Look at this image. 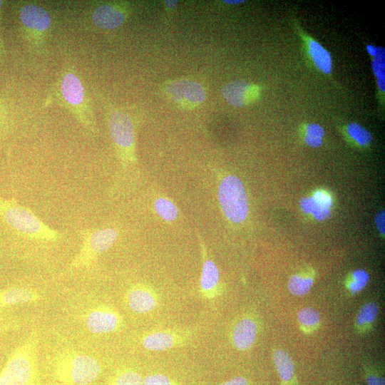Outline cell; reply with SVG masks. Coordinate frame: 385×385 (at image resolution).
<instances>
[{"label": "cell", "instance_id": "obj_28", "mask_svg": "<svg viewBox=\"0 0 385 385\" xmlns=\"http://www.w3.org/2000/svg\"><path fill=\"white\" fill-rule=\"evenodd\" d=\"M376 54L374 56L371 65L374 73L377 78V85L382 92L385 88V72H384V49L379 47L376 48Z\"/></svg>", "mask_w": 385, "mask_h": 385}, {"label": "cell", "instance_id": "obj_2", "mask_svg": "<svg viewBox=\"0 0 385 385\" xmlns=\"http://www.w3.org/2000/svg\"><path fill=\"white\" fill-rule=\"evenodd\" d=\"M0 217L12 230L29 240L55 242L61 238L58 231L13 198L0 197Z\"/></svg>", "mask_w": 385, "mask_h": 385}, {"label": "cell", "instance_id": "obj_34", "mask_svg": "<svg viewBox=\"0 0 385 385\" xmlns=\"http://www.w3.org/2000/svg\"><path fill=\"white\" fill-rule=\"evenodd\" d=\"M384 210L379 212L376 216V225L379 232L384 235Z\"/></svg>", "mask_w": 385, "mask_h": 385}, {"label": "cell", "instance_id": "obj_1", "mask_svg": "<svg viewBox=\"0 0 385 385\" xmlns=\"http://www.w3.org/2000/svg\"><path fill=\"white\" fill-rule=\"evenodd\" d=\"M38 342L35 331L13 350L0 372V385H38Z\"/></svg>", "mask_w": 385, "mask_h": 385}, {"label": "cell", "instance_id": "obj_33", "mask_svg": "<svg viewBox=\"0 0 385 385\" xmlns=\"http://www.w3.org/2000/svg\"><path fill=\"white\" fill-rule=\"evenodd\" d=\"M17 324L14 321L0 319V334L8 331L14 329Z\"/></svg>", "mask_w": 385, "mask_h": 385}, {"label": "cell", "instance_id": "obj_32", "mask_svg": "<svg viewBox=\"0 0 385 385\" xmlns=\"http://www.w3.org/2000/svg\"><path fill=\"white\" fill-rule=\"evenodd\" d=\"M217 385H252L251 383L244 376H237L230 380L224 381Z\"/></svg>", "mask_w": 385, "mask_h": 385}, {"label": "cell", "instance_id": "obj_6", "mask_svg": "<svg viewBox=\"0 0 385 385\" xmlns=\"http://www.w3.org/2000/svg\"><path fill=\"white\" fill-rule=\"evenodd\" d=\"M218 199L226 218L232 222H243L248 214V200L242 181L235 175L225 177L218 188Z\"/></svg>", "mask_w": 385, "mask_h": 385}, {"label": "cell", "instance_id": "obj_24", "mask_svg": "<svg viewBox=\"0 0 385 385\" xmlns=\"http://www.w3.org/2000/svg\"><path fill=\"white\" fill-rule=\"evenodd\" d=\"M361 368L366 385H385L384 367L377 361L364 356L361 360Z\"/></svg>", "mask_w": 385, "mask_h": 385}, {"label": "cell", "instance_id": "obj_10", "mask_svg": "<svg viewBox=\"0 0 385 385\" xmlns=\"http://www.w3.org/2000/svg\"><path fill=\"white\" fill-rule=\"evenodd\" d=\"M83 319L87 330L97 334L115 332L122 327L123 323L119 312L104 304L88 309Z\"/></svg>", "mask_w": 385, "mask_h": 385}, {"label": "cell", "instance_id": "obj_26", "mask_svg": "<svg viewBox=\"0 0 385 385\" xmlns=\"http://www.w3.org/2000/svg\"><path fill=\"white\" fill-rule=\"evenodd\" d=\"M108 385H143V379L136 371L123 368L115 373Z\"/></svg>", "mask_w": 385, "mask_h": 385}, {"label": "cell", "instance_id": "obj_22", "mask_svg": "<svg viewBox=\"0 0 385 385\" xmlns=\"http://www.w3.org/2000/svg\"><path fill=\"white\" fill-rule=\"evenodd\" d=\"M314 271L308 268L290 277L287 288L294 296L302 297L309 292L314 283Z\"/></svg>", "mask_w": 385, "mask_h": 385}, {"label": "cell", "instance_id": "obj_38", "mask_svg": "<svg viewBox=\"0 0 385 385\" xmlns=\"http://www.w3.org/2000/svg\"><path fill=\"white\" fill-rule=\"evenodd\" d=\"M166 2V4L168 6H174L175 4H176V1H165Z\"/></svg>", "mask_w": 385, "mask_h": 385}, {"label": "cell", "instance_id": "obj_25", "mask_svg": "<svg viewBox=\"0 0 385 385\" xmlns=\"http://www.w3.org/2000/svg\"><path fill=\"white\" fill-rule=\"evenodd\" d=\"M369 279V274L366 270L357 269L346 277L345 287L351 295H356L366 287Z\"/></svg>", "mask_w": 385, "mask_h": 385}, {"label": "cell", "instance_id": "obj_17", "mask_svg": "<svg viewBox=\"0 0 385 385\" xmlns=\"http://www.w3.org/2000/svg\"><path fill=\"white\" fill-rule=\"evenodd\" d=\"M272 361L279 378V385H298L292 356L281 348H272Z\"/></svg>", "mask_w": 385, "mask_h": 385}, {"label": "cell", "instance_id": "obj_9", "mask_svg": "<svg viewBox=\"0 0 385 385\" xmlns=\"http://www.w3.org/2000/svg\"><path fill=\"white\" fill-rule=\"evenodd\" d=\"M164 92L173 103L183 109H192L202 103L206 98L203 86L188 79L168 81L164 86Z\"/></svg>", "mask_w": 385, "mask_h": 385}, {"label": "cell", "instance_id": "obj_12", "mask_svg": "<svg viewBox=\"0 0 385 385\" xmlns=\"http://www.w3.org/2000/svg\"><path fill=\"white\" fill-rule=\"evenodd\" d=\"M128 11L117 4H102L95 7L91 15L93 24L96 27L111 30L121 26L125 21Z\"/></svg>", "mask_w": 385, "mask_h": 385}, {"label": "cell", "instance_id": "obj_20", "mask_svg": "<svg viewBox=\"0 0 385 385\" xmlns=\"http://www.w3.org/2000/svg\"><path fill=\"white\" fill-rule=\"evenodd\" d=\"M308 53L315 66L322 73L329 74L332 69V61L330 53L319 42L309 36H304Z\"/></svg>", "mask_w": 385, "mask_h": 385}, {"label": "cell", "instance_id": "obj_19", "mask_svg": "<svg viewBox=\"0 0 385 385\" xmlns=\"http://www.w3.org/2000/svg\"><path fill=\"white\" fill-rule=\"evenodd\" d=\"M180 341V336L168 331L148 333L142 338L143 346L151 351H165L173 348Z\"/></svg>", "mask_w": 385, "mask_h": 385}, {"label": "cell", "instance_id": "obj_27", "mask_svg": "<svg viewBox=\"0 0 385 385\" xmlns=\"http://www.w3.org/2000/svg\"><path fill=\"white\" fill-rule=\"evenodd\" d=\"M154 209L156 213L164 220L173 221L178 214L177 207L173 202L165 198L160 197L154 202Z\"/></svg>", "mask_w": 385, "mask_h": 385}, {"label": "cell", "instance_id": "obj_3", "mask_svg": "<svg viewBox=\"0 0 385 385\" xmlns=\"http://www.w3.org/2000/svg\"><path fill=\"white\" fill-rule=\"evenodd\" d=\"M53 366L56 379L63 385H88L102 371V366L95 357L72 349L59 352Z\"/></svg>", "mask_w": 385, "mask_h": 385}, {"label": "cell", "instance_id": "obj_30", "mask_svg": "<svg viewBox=\"0 0 385 385\" xmlns=\"http://www.w3.org/2000/svg\"><path fill=\"white\" fill-rule=\"evenodd\" d=\"M347 133L360 145H368L372 139L371 133L356 123H351L348 125Z\"/></svg>", "mask_w": 385, "mask_h": 385}, {"label": "cell", "instance_id": "obj_11", "mask_svg": "<svg viewBox=\"0 0 385 385\" xmlns=\"http://www.w3.org/2000/svg\"><path fill=\"white\" fill-rule=\"evenodd\" d=\"M260 93L258 86L237 80L226 83L222 88V96L230 105L243 106L255 101Z\"/></svg>", "mask_w": 385, "mask_h": 385}, {"label": "cell", "instance_id": "obj_21", "mask_svg": "<svg viewBox=\"0 0 385 385\" xmlns=\"http://www.w3.org/2000/svg\"><path fill=\"white\" fill-rule=\"evenodd\" d=\"M219 270L211 260H205L202 264L200 288L204 296L211 298L215 296L219 284Z\"/></svg>", "mask_w": 385, "mask_h": 385}, {"label": "cell", "instance_id": "obj_31", "mask_svg": "<svg viewBox=\"0 0 385 385\" xmlns=\"http://www.w3.org/2000/svg\"><path fill=\"white\" fill-rule=\"evenodd\" d=\"M143 385H179L176 381L161 374H149L143 379Z\"/></svg>", "mask_w": 385, "mask_h": 385}, {"label": "cell", "instance_id": "obj_5", "mask_svg": "<svg viewBox=\"0 0 385 385\" xmlns=\"http://www.w3.org/2000/svg\"><path fill=\"white\" fill-rule=\"evenodd\" d=\"M117 231L113 228L86 230L81 232V246L72 260L69 269L76 270L90 267L98 256L107 251L115 242Z\"/></svg>", "mask_w": 385, "mask_h": 385}, {"label": "cell", "instance_id": "obj_8", "mask_svg": "<svg viewBox=\"0 0 385 385\" xmlns=\"http://www.w3.org/2000/svg\"><path fill=\"white\" fill-rule=\"evenodd\" d=\"M19 18L31 43L34 46L41 44L51 25L49 13L38 4L27 3L20 7Z\"/></svg>", "mask_w": 385, "mask_h": 385}, {"label": "cell", "instance_id": "obj_14", "mask_svg": "<svg viewBox=\"0 0 385 385\" xmlns=\"http://www.w3.org/2000/svg\"><path fill=\"white\" fill-rule=\"evenodd\" d=\"M259 331L257 319L245 315L235 324L232 332L233 346L239 351H247L255 343Z\"/></svg>", "mask_w": 385, "mask_h": 385}, {"label": "cell", "instance_id": "obj_7", "mask_svg": "<svg viewBox=\"0 0 385 385\" xmlns=\"http://www.w3.org/2000/svg\"><path fill=\"white\" fill-rule=\"evenodd\" d=\"M108 128L120 160L124 164L134 162L135 129L130 116L119 110L111 111L108 116Z\"/></svg>", "mask_w": 385, "mask_h": 385}, {"label": "cell", "instance_id": "obj_36", "mask_svg": "<svg viewBox=\"0 0 385 385\" xmlns=\"http://www.w3.org/2000/svg\"><path fill=\"white\" fill-rule=\"evenodd\" d=\"M224 2L227 4H235L245 2V1H224Z\"/></svg>", "mask_w": 385, "mask_h": 385}, {"label": "cell", "instance_id": "obj_4", "mask_svg": "<svg viewBox=\"0 0 385 385\" xmlns=\"http://www.w3.org/2000/svg\"><path fill=\"white\" fill-rule=\"evenodd\" d=\"M56 98L78 123L88 131L96 132V123L84 86L78 76L71 71H64L58 82Z\"/></svg>", "mask_w": 385, "mask_h": 385}, {"label": "cell", "instance_id": "obj_29", "mask_svg": "<svg viewBox=\"0 0 385 385\" xmlns=\"http://www.w3.org/2000/svg\"><path fill=\"white\" fill-rule=\"evenodd\" d=\"M304 141L310 147H319L324 135L323 128L317 123H309L305 128Z\"/></svg>", "mask_w": 385, "mask_h": 385}, {"label": "cell", "instance_id": "obj_15", "mask_svg": "<svg viewBox=\"0 0 385 385\" xmlns=\"http://www.w3.org/2000/svg\"><path fill=\"white\" fill-rule=\"evenodd\" d=\"M42 299L41 294L34 289L14 286L0 290V307L36 303Z\"/></svg>", "mask_w": 385, "mask_h": 385}, {"label": "cell", "instance_id": "obj_13", "mask_svg": "<svg viewBox=\"0 0 385 385\" xmlns=\"http://www.w3.org/2000/svg\"><path fill=\"white\" fill-rule=\"evenodd\" d=\"M125 302L133 312L143 314L156 307L158 298L150 287L144 284H135L126 292Z\"/></svg>", "mask_w": 385, "mask_h": 385}, {"label": "cell", "instance_id": "obj_23", "mask_svg": "<svg viewBox=\"0 0 385 385\" xmlns=\"http://www.w3.org/2000/svg\"><path fill=\"white\" fill-rule=\"evenodd\" d=\"M297 319L301 332L306 335L314 334L322 324L320 313L312 307L300 309L297 314Z\"/></svg>", "mask_w": 385, "mask_h": 385}, {"label": "cell", "instance_id": "obj_35", "mask_svg": "<svg viewBox=\"0 0 385 385\" xmlns=\"http://www.w3.org/2000/svg\"><path fill=\"white\" fill-rule=\"evenodd\" d=\"M366 50H367L368 53L370 55L373 56H374L376 54V52H377L376 48H375V47H374V46H372L371 45H368L366 46Z\"/></svg>", "mask_w": 385, "mask_h": 385}, {"label": "cell", "instance_id": "obj_18", "mask_svg": "<svg viewBox=\"0 0 385 385\" xmlns=\"http://www.w3.org/2000/svg\"><path fill=\"white\" fill-rule=\"evenodd\" d=\"M379 314V305L375 301L364 302L359 309L354 321L355 332L360 336L368 334L374 326Z\"/></svg>", "mask_w": 385, "mask_h": 385}, {"label": "cell", "instance_id": "obj_16", "mask_svg": "<svg viewBox=\"0 0 385 385\" xmlns=\"http://www.w3.org/2000/svg\"><path fill=\"white\" fill-rule=\"evenodd\" d=\"M332 199L329 193L324 190H317L313 195L303 197L300 202L302 210L312 214L318 220H324L330 215Z\"/></svg>", "mask_w": 385, "mask_h": 385}, {"label": "cell", "instance_id": "obj_37", "mask_svg": "<svg viewBox=\"0 0 385 385\" xmlns=\"http://www.w3.org/2000/svg\"><path fill=\"white\" fill-rule=\"evenodd\" d=\"M2 108H3L2 103L0 101V124L1 122V117H2Z\"/></svg>", "mask_w": 385, "mask_h": 385}]
</instances>
